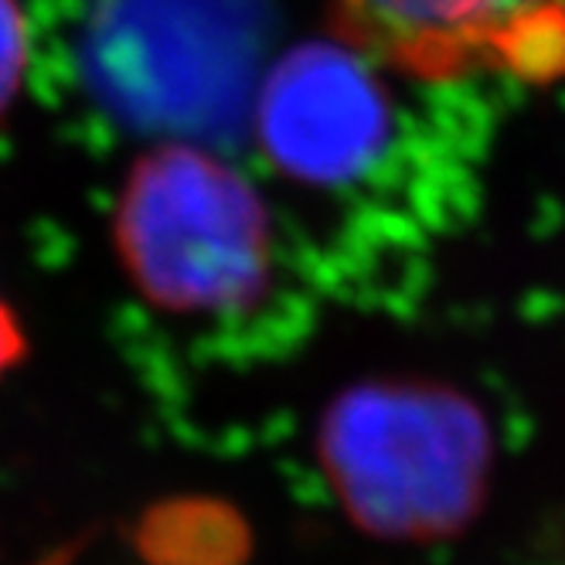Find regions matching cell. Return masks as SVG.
<instances>
[{
	"label": "cell",
	"mask_w": 565,
	"mask_h": 565,
	"mask_svg": "<svg viewBox=\"0 0 565 565\" xmlns=\"http://www.w3.org/2000/svg\"><path fill=\"white\" fill-rule=\"evenodd\" d=\"M119 242L143 287L181 310L235 300L263 266L253 191L191 150L143 160L124 194Z\"/></svg>",
	"instance_id": "1"
},
{
	"label": "cell",
	"mask_w": 565,
	"mask_h": 565,
	"mask_svg": "<svg viewBox=\"0 0 565 565\" xmlns=\"http://www.w3.org/2000/svg\"><path fill=\"white\" fill-rule=\"evenodd\" d=\"M21 62H24V34H21V18L11 0H0V109L18 89L21 78Z\"/></svg>",
	"instance_id": "4"
},
{
	"label": "cell",
	"mask_w": 565,
	"mask_h": 565,
	"mask_svg": "<svg viewBox=\"0 0 565 565\" xmlns=\"http://www.w3.org/2000/svg\"><path fill=\"white\" fill-rule=\"evenodd\" d=\"M375 127L369 89L331 68H297L276 86L266 113L276 157L313 178L354 168L369 150Z\"/></svg>",
	"instance_id": "3"
},
{
	"label": "cell",
	"mask_w": 565,
	"mask_h": 565,
	"mask_svg": "<svg viewBox=\"0 0 565 565\" xmlns=\"http://www.w3.org/2000/svg\"><path fill=\"white\" fill-rule=\"evenodd\" d=\"M341 38L423 83L565 75V0H331Z\"/></svg>",
	"instance_id": "2"
},
{
	"label": "cell",
	"mask_w": 565,
	"mask_h": 565,
	"mask_svg": "<svg viewBox=\"0 0 565 565\" xmlns=\"http://www.w3.org/2000/svg\"><path fill=\"white\" fill-rule=\"evenodd\" d=\"M21 334H18V324H14V317H11V310L0 303V375H4L14 361H18V354H21Z\"/></svg>",
	"instance_id": "5"
}]
</instances>
